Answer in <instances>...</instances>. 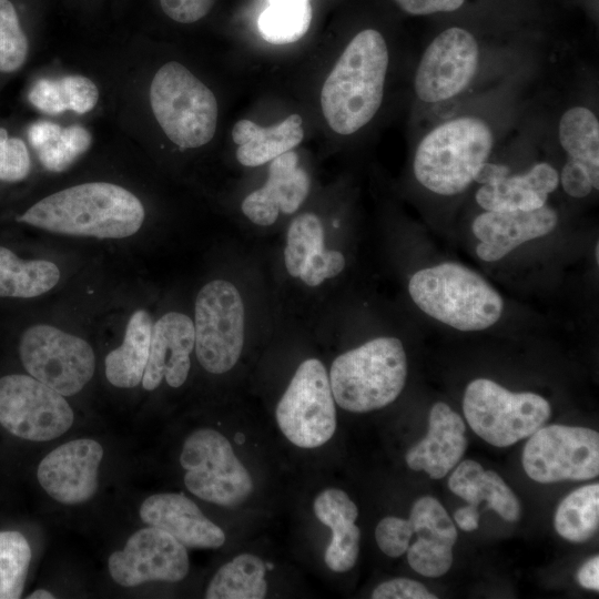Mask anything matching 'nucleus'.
Returning <instances> with one entry per match:
<instances>
[{"label": "nucleus", "instance_id": "nucleus-1", "mask_svg": "<svg viewBox=\"0 0 599 599\" xmlns=\"http://www.w3.org/2000/svg\"><path fill=\"white\" fill-rule=\"evenodd\" d=\"M144 217L143 204L129 190L89 182L45 196L17 220L59 234L123 238L135 234Z\"/></svg>", "mask_w": 599, "mask_h": 599}, {"label": "nucleus", "instance_id": "nucleus-2", "mask_svg": "<svg viewBox=\"0 0 599 599\" xmlns=\"http://www.w3.org/2000/svg\"><path fill=\"white\" fill-rule=\"evenodd\" d=\"M388 62V48L378 31L363 30L349 41L321 92L322 111L334 132L351 135L375 116Z\"/></svg>", "mask_w": 599, "mask_h": 599}, {"label": "nucleus", "instance_id": "nucleus-3", "mask_svg": "<svg viewBox=\"0 0 599 599\" xmlns=\"http://www.w3.org/2000/svg\"><path fill=\"white\" fill-rule=\"evenodd\" d=\"M494 144L489 125L476 116H458L432 129L414 156L416 180L439 195H456L474 181Z\"/></svg>", "mask_w": 599, "mask_h": 599}, {"label": "nucleus", "instance_id": "nucleus-4", "mask_svg": "<svg viewBox=\"0 0 599 599\" xmlns=\"http://www.w3.org/2000/svg\"><path fill=\"white\" fill-rule=\"evenodd\" d=\"M408 292L414 303L435 319L459 331H481L500 317L504 302L487 281L457 263L416 272Z\"/></svg>", "mask_w": 599, "mask_h": 599}, {"label": "nucleus", "instance_id": "nucleus-5", "mask_svg": "<svg viewBox=\"0 0 599 599\" xmlns=\"http://www.w3.org/2000/svg\"><path fill=\"white\" fill-rule=\"evenodd\" d=\"M407 377V358L396 337H376L337 356L329 369L335 403L352 413H367L393 403Z\"/></svg>", "mask_w": 599, "mask_h": 599}, {"label": "nucleus", "instance_id": "nucleus-6", "mask_svg": "<svg viewBox=\"0 0 599 599\" xmlns=\"http://www.w3.org/2000/svg\"><path fill=\"white\" fill-rule=\"evenodd\" d=\"M150 103L165 135L182 149L209 143L216 131L214 93L176 61L162 65L152 79Z\"/></svg>", "mask_w": 599, "mask_h": 599}, {"label": "nucleus", "instance_id": "nucleus-7", "mask_svg": "<svg viewBox=\"0 0 599 599\" xmlns=\"http://www.w3.org/2000/svg\"><path fill=\"white\" fill-rule=\"evenodd\" d=\"M463 409L471 429L497 447L531 436L551 415L550 404L544 397L529 392L512 393L486 378L468 384Z\"/></svg>", "mask_w": 599, "mask_h": 599}, {"label": "nucleus", "instance_id": "nucleus-8", "mask_svg": "<svg viewBox=\"0 0 599 599\" xmlns=\"http://www.w3.org/2000/svg\"><path fill=\"white\" fill-rule=\"evenodd\" d=\"M184 485L200 499L236 508L254 489L253 479L229 439L212 428H199L184 440L180 455Z\"/></svg>", "mask_w": 599, "mask_h": 599}, {"label": "nucleus", "instance_id": "nucleus-9", "mask_svg": "<svg viewBox=\"0 0 599 599\" xmlns=\"http://www.w3.org/2000/svg\"><path fill=\"white\" fill-rule=\"evenodd\" d=\"M194 349L200 365L224 374L238 362L245 338V308L236 286L225 280L206 283L197 293Z\"/></svg>", "mask_w": 599, "mask_h": 599}, {"label": "nucleus", "instance_id": "nucleus-10", "mask_svg": "<svg viewBox=\"0 0 599 599\" xmlns=\"http://www.w3.org/2000/svg\"><path fill=\"white\" fill-rule=\"evenodd\" d=\"M275 418L282 434L300 448H316L333 437L335 400L319 359L308 358L298 365L276 405Z\"/></svg>", "mask_w": 599, "mask_h": 599}, {"label": "nucleus", "instance_id": "nucleus-11", "mask_svg": "<svg viewBox=\"0 0 599 599\" xmlns=\"http://www.w3.org/2000/svg\"><path fill=\"white\" fill-rule=\"evenodd\" d=\"M19 354L32 377L64 397L79 393L95 370L94 353L87 341L48 324L23 332Z\"/></svg>", "mask_w": 599, "mask_h": 599}, {"label": "nucleus", "instance_id": "nucleus-12", "mask_svg": "<svg viewBox=\"0 0 599 599\" xmlns=\"http://www.w3.org/2000/svg\"><path fill=\"white\" fill-rule=\"evenodd\" d=\"M526 443L522 467L529 478L549 484L585 480L599 474V435L566 425L541 426Z\"/></svg>", "mask_w": 599, "mask_h": 599}, {"label": "nucleus", "instance_id": "nucleus-13", "mask_svg": "<svg viewBox=\"0 0 599 599\" xmlns=\"http://www.w3.org/2000/svg\"><path fill=\"white\" fill-rule=\"evenodd\" d=\"M74 414L63 395L31 375L0 378V425L32 441H49L64 434Z\"/></svg>", "mask_w": 599, "mask_h": 599}, {"label": "nucleus", "instance_id": "nucleus-14", "mask_svg": "<svg viewBox=\"0 0 599 599\" xmlns=\"http://www.w3.org/2000/svg\"><path fill=\"white\" fill-rule=\"evenodd\" d=\"M478 63V42L469 31L458 27L441 31L428 44L417 67V98L437 103L458 95L473 81Z\"/></svg>", "mask_w": 599, "mask_h": 599}, {"label": "nucleus", "instance_id": "nucleus-15", "mask_svg": "<svg viewBox=\"0 0 599 599\" xmlns=\"http://www.w3.org/2000/svg\"><path fill=\"white\" fill-rule=\"evenodd\" d=\"M112 579L123 587L151 581L179 582L189 573L186 548L170 534L148 526L135 531L108 560Z\"/></svg>", "mask_w": 599, "mask_h": 599}, {"label": "nucleus", "instance_id": "nucleus-16", "mask_svg": "<svg viewBox=\"0 0 599 599\" xmlns=\"http://www.w3.org/2000/svg\"><path fill=\"white\" fill-rule=\"evenodd\" d=\"M102 446L80 438L58 446L38 466V480L45 493L64 505L90 500L97 493Z\"/></svg>", "mask_w": 599, "mask_h": 599}, {"label": "nucleus", "instance_id": "nucleus-17", "mask_svg": "<svg viewBox=\"0 0 599 599\" xmlns=\"http://www.w3.org/2000/svg\"><path fill=\"white\" fill-rule=\"evenodd\" d=\"M194 341V323L187 315L169 312L161 316L152 327L143 388L153 390L163 379L173 388L182 386L190 373Z\"/></svg>", "mask_w": 599, "mask_h": 599}, {"label": "nucleus", "instance_id": "nucleus-18", "mask_svg": "<svg viewBox=\"0 0 599 599\" xmlns=\"http://www.w3.org/2000/svg\"><path fill=\"white\" fill-rule=\"evenodd\" d=\"M408 520L417 536L406 551L409 566L426 577L445 575L453 564L457 530L443 505L432 496L420 497Z\"/></svg>", "mask_w": 599, "mask_h": 599}, {"label": "nucleus", "instance_id": "nucleus-19", "mask_svg": "<svg viewBox=\"0 0 599 599\" xmlns=\"http://www.w3.org/2000/svg\"><path fill=\"white\" fill-rule=\"evenodd\" d=\"M557 223V213L546 204L531 211H486L471 226L479 240L477 255L486 262L498 261L520 244L550 233Z\"/></svg>", "mask_w": 599, "mask_h": 599}, {"label": "nucleus", "instance_id": "nucleus-20", "mask_svg": "<svg viewBox=\"0 0 599 599\" xmlns=\"http://www.w3.org/2000/svg\"><path fill=\"white\" fill-rule=\"evenodd\" d=\"M139 514L144 524L170 534L185 548L217 549L226 540L224 531L182 494L152 495L142 502Z\"/></svg>", "mask_w": 599, "mask_h": 599}, {"label": "nucleus", "instance_id": "nucleus-21", "mask_svg": "<svg viewBox=\"0 0 599 599\" xmlns=\"http://www.w3.org/2000/svg\"><path fill=\"white\" fill-rule=\"evenodd\" d=\"M308 174L298 166V155L288 151L271 161L265 184L242 202L243 214L254 224L270 226L280 212L292 214L309 192Z\"/></svg>", "mask_w": 599, "mask_h": 599}, {"label": "nucleus", "instance_id": "nucleus-22", "mask_svg": "<svg viewBox=\"0 0 599 599\" xmlns=\"http://www.w3.org/2000/svg\"><path fill=\"white\" fill-rule=\"evenodd\" d=\"M461 417L443 402L429 413L428 432L405 456L413 470H424L433 479L446 476L461 459L468 440Z\"/></svg>", "mask_w": 599, "mask_h": 599}, {"label": "nucleus", "instance_id": "nucleus-23", "mask_svg": "<svg viewBox=\"0 0 599 599\" xmlns=\"http://www.w3.org/2000/svg\"><path fill=\"white\" fill-rule=\"evenodd\" d=\"M316 518L332 530L324 561L335 572L351 570L358 558L361 529L355 525L358 509L351 497L339 488H326L314 499Z\"/></svg>", "mask_w": 599, "mask_h": 599}, {"label": "nucleus", "instance_id": "nucleus-24", "mask_svg": "<svg viewBox=\"0 0 599 599\" xmlns=\"http://www.w3.org/2000/svg\"><path fill=\"white\" fill-rule=\"evenodd\" d=\"M558 184L557 170L541 162L525 174H508L483 184L476 193V201L486 211H531L544 206Z\"/></svg>", "mask_w": 599, "mask_h": 599}, {"label": "nucleus", "instance_id": "nucleus-25", "mask_svg": "<svg viewBox=\"0 0 599 599\" xmlns=\"http://www.w3.org/2000/svg\"><path fill=\"white\" fill-rule=\"evenodd\" d=\"M304 136L302 118L291 114L278 124L260 126L251 120H240L232 129L237 146L236 159L244 166H260L292 151Z\"/></svg>", "mask_w": 599, "mask_h": 599}, {"label": "nucleus", "instance_id": "nucleus-26", "mask_svg": "<svg viewBox=\"0 0 599 599\" xmlns=\"http://www.w3.org/2000/svg\"><path fill=\"white\" fill-rule=\"evenodd\" d=\"M449 489L471 505L487 501L505 520L516 521L521 514L520 502L502 478L471 459L461 461L448 480Z\"/></svg>", "mask_w": 599, "mask_h": 599}, {"label": "nucleus", "instance_id": "nucleus-27", "mask_svg": "<svg viewBox=\"0 0 599 599\" xmlns=\"http://www.w3.org/2000/svg\"><path fill=\"white\" fill-rule=\"evenodd\" d=\"M153 322L145 309L135 311L129 319L122 344L104 361L105 376L119 388H133L143 378L149 358Z\"/></svg>", "mask_w": 599, "mask_h": 599}, {"label": "nucleus", "instance_id": "nucleus-28", "mask_svg": "<svg viewBox=\"0 0 599 599\" xmlns=\"http://www.w3.org/2000/svg\"><path fill=\"white\" fill-rule=\"evenodd\" d=\"M60 280V270L50 261L21 260L0 246V296L31 298L52 290Z\"/></svg>", "mask_w": 599, "mask_h": 599}, {"label": "nucleus", "instance_id": "nucleus-29", "mask_svg": "<svg viewBox=\"0 0 599 599\" xmlns=\"http://www.w3.org/2000/svg\"><path fill=\"white\" fill-rule=\"evenodd\" d=\"M99 100L94 82L82 75H65L60 79L42 78L29 92V101L38 110L59 114L73 111L79 114L91 111Z\"/></svg>", "mask_w": 599, "mask_h": 599}, {"label": "nucleus", "instance_id": "nucleus-30", "mask_svg": "<svg viewBox=\"0 0 599 599\" xmlns=\"http://www.w3.org/2000/svg\"><path fill=\"white\" fill-rule=\"evenodd\" d=\"M558 136L567 161L583 166L599 184V122L586 106H572L560 118Z\"/></svg>", "mask_w": 599, "mask_h": 599}, {"label": "nucleus", "instance_id": "nucleus-31", "mask_svg": "<svg viewBox=\"0 0 599 599\" xmlns=\"http://www.w3.org/2000/svg\"><path fill=\"white\" fill-rule=\"evenodd\" d=\"M266 565L253 554H241L219 568L206 599H262L267 593Z\"/></svg>", "mask_w": 599, "mask_h": 599}, {"label": "nucleus", "instance_id": "nucleus-32", "mask_svg": "<svg viewBox=\"0 0 599 599\" xmlns=\"http://www.w3.org/2000/svg\"><path fill=\"white\" fill-rule=\"evenodd\" d=\"M599 527V485L591 484L570 493L559 504L555 515V528L565 539L583 542Z\"/></svg>", "mask_w": 599, "mask_h": 599}, {"label": "nucleus", "instance_id": "nucleus-33", "mask_svg": "<svg viewBox=\"0 0 599 599\" xmlns=\"http://www.w3.org/2000/svg\"><path fill=\"white\" fill-rule=\"evenodd\" d=\"M312 7L307 0H283L270 3L260 14L257 27L264 40L287 44L300 40L308 30Z\"/></svg>", "mask_w": 599, "mask_h": 599}, {"label": "nucleus", "instance_id": "nucleus-34", "mask_svg": "<svg viewBox=\"0 0 599 599\" xmlns=\"http://www.w3.org/2000/svg\"><path fill=\"white\" fill-rule=\"evenodd\" d=\"M31 548L19 531H0V599L21 597L27 579Z\"/></svg>", "mask_w": 599, "mask_h": 599}, {"label": "nucleus", "instance_id": "nucleus-35", "mask_svg": "<svg viewBox=\"0 0 599 599\" xmlns=\"http://www.w3.org/2000/svg\"><path fill=\"white\" fill-rule=\"evenodd\" d=\"M92 143L91 133L81 125L55 124L49 138L35 150L41 164L51 172L69 169Z\"/></svg>", "mask_w": 599, "mask_h": 599}, {"label": "nucleus", "instance_id": "nucleus-36", "mask_svg": "<svg viewBox=\"0 0 599 599\" xmlns=\"http://www.w3.org/2000/svg\"><path fill=\"white\" fill-rule=\"evenodd\" d=\"M324 236L322 221L314 213H302L291 222L284 248V263L291 276L298 277L306 258L325 248Z\"/></svg>", "mask_w": 599, "mask_h": 599}, {"label": "nucleus", "instance_id": "nucleus-37", "mask_svg": "<svg viewBox=\"0 0 599 599\" xmlns=\"http://www.w3.org/2000/svg\"><path fill=\"white\" fill-rule=\"evenodd\" d=\"M29 42L10 0H0V72H14L26 62Z\"/></svg>", "mask_w": 599, "mask_h": 599}, {"label": "nucleus", "instance_id": "nucleus-38", "mask_svg": "<svg viewBox=\"0 0 599 599\" xmlns=\"http://www.w3.org/2000/svg\"><path fill=\"white\" fill-rule=\"evenodd\" d=\"M31 169V160L24 142L10 138L6 129L0 128V180L18 182L26 179Z\"/></svg>", "mask_w": 599, "mask_h": 599}, {"label": "nucleus", "instance_id": "nucleus-39", "mask_svg": "<svg viewBox=\"0 0 599 599\" xmlns=\"http://www.w3.org/2000/svg\"><path fill=\"white\" fill-rule=\"evenodd\" d=\"M413 535L409 520L395 516L383 518L375 529L377 546L392 558L400 557L407 551Z\"/></svg>", "mask_w": 599, "mask_h": 599}, {"label": "nucleus", "instance_id": "nucleus-40", "mask_svg": "<svg viewBox=\"0 0 599 599\" xmlns=\"http://www.w3.org/2000/svg\"><path fill=\"white\" fill-rule=\"evenodd\" d=\"M345 267V257L337 250L323 248L309 255L304 262L298 277L311 287L337 276Z\"/></svg>", "mask_w": 599, "mask_h": 599}, {"label": "nucleus", "instance_id": "nucleus-41", "mask_svg": "<svg viewBox=\"0 0 599 599\" xmlns=\"http://www.w3.org/2000/svg\"><path fill=\"white\" fill-rule=\"evenodd\" d=\"M373 599H436L422 583L408 578H394L379 583L372 592Z\"/></svg>", "mask_w": 599, "mask_h": 599}, {"label": "nucleus", "instance_id": "nucleus-42", "mask_svg": "<svg viewBox=\"0 0 599 599\" xmlns=\"http://www.w3.org/2000/svg\"><path fill=\"white\" fill-rule=\"evenodd\" d=\"M215 0H160L163 12L180 23L196 22L212 9Z\"/></svg>", "mask_w": 599, "mask_h": 599}, {"label": "nucleus", "instance_id": "nucleus-43", "mask_svg": "<svg viewBox=\"0 0 599 599\" xmlns=\"http://www.w3.org/2000/svg\"><path fill=\"white\" fill-rule=\"evenodd\" d=\"M560 182L565 192L576 199H581L590 194L592 190H598L597 184L590 173L581 165L567 161L561 170Z\"/></svg>", "mask_w": 599, "mask_h": 599}, {"label": "nucleus", "instance_id": "nucleus-44", "mask_svg": "<svg viewBox=\"0 0 599 599\" xmlns=\"http://www.w3.org/2000/svg\"><path fill=\"white\" fill-rule=\"evenodd\" d=\"M402 10L413 16L449 12L460 8L465 0H394Z\"/></svg>", "mask_w": 599, "mask_h": 599}, {"label": "nucleus", "instance_id": "nucleus-45", "mask_svg": "<svg viewBox=\"0 0 599 599\" xmlns=\"http://www.w3.org/2000/svg\"><path fill=\"white\" fill-rule=\"evenodd\" d=\"M579 585L586 589L599 590V557L587 560L577 572Z\"/></svg>", "mask_w": 599, "mask_h": 599}, {"label": "nucleus", "instance_id": "nucleus-46", "mask_svg": "<svg viewBox=\"0 0 599 599\" xmlns=\"http://www.w3.org/2000/svg\"><path fill=\"white\" fill-rule=\"evenodd\" d=\"M454 519L464 531L476 530L479 526L478 506L469 504L458 508L454 514Z\"/></svg>", "mask_w": 599, "mask_h": 599}, {"label": "nucleus", "instance_id": "nucleus-47", "mask_svg": "<svg viewBox=\"0 0 599 599\" xmlns=\"http://www.w3.org/2000/svg\"><path fill=\"white\" fill-rule=\"evenodd\" d=\"M509 174L506 165L485 162L477 171L474 181L487 184Z\"/></svg>", "mask_w": 599, "mask_h": 599}, {"label": "nucleus", "instance_id": "nucleus-48", "mask_svg": "<svg viewBox=\"0 0 599 599\" xmlns=\"http://www.w3.org/2000/svg\"><path fill=\"white\" fill-rule=\"evenodd\" d=\"M27 598L28 599H53V598H55V596H53L48 590L37 589L33 592H31Z\"/></svg>", "mask_w": 599, "mask_h": 599}, {"label": "nucleus", "instance_id": "nucleus-49", "mask_svg": "<svg viewBox=\"0 0 599 599\" xmlns=\"http://www.w3.org/2000/svg\"><path fill=\"white\" fill-rule=\"evenodd\" d=\"M598 251H599V246H598V243H597V245H596V258H597V261L599 260V252Z\"/></svg>", "mask_w": 599, "mask_h": 599}, {"label": "nucleus", "instance_id": "nucleus-50", "mask_svg": "<svg viewBox=\"0 0 599 599\" xmlns=\"http://www.w3.org/2000/svg\"><path fill=\"white\" fill-rule=\"evenodd\" d=\"M277 1H283V0H268L270 3L277 2ZM307 1H309V0H307Z\"/></svg>", "mask_w": 599, "mask_h": 599}]
</instances>
